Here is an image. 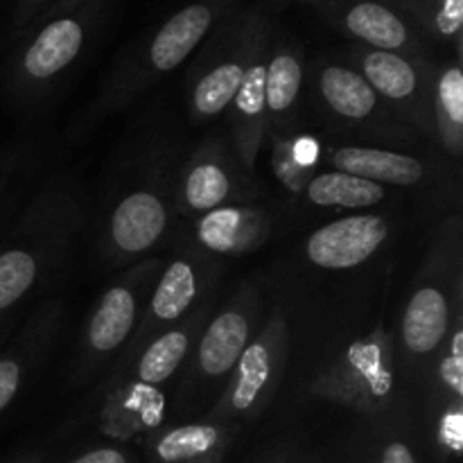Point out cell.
Returning a JSON list of instances; mask_svg holds the SVG:
<instances>
[{
  "instance_id": "cell-11",
  "label": "cell",
  "mask_w": 463,
  "mask_h": 463,
  "mask_svg": "<svg viewBox=\"0 0 463 463\" xmlns=\"http://www.w3.org/2000/svg\"><path fill=\"white\" fill-rule=\"evenodd\" d=\"M396 378L401 375L392 342L384 330H375L351 344L324 373L317 375L312 396L375 414L393 402Z\"/></svg>"
},
{
  "instance_id": "cell-14",
  "label": "cell",
  "mask_w": 463,
  "mask_h": 463,
  "mask_svg": "<svg viewBox=\"0 0 463 463\" xmlns=\"http://www.w3.org/2000/svg\"><path fill=\"white\" fill-rule=\"evenodd\" d=\"M321 163L384 188H428L439 179L437 165L416 154L383 145H326Z\"/></svg>"
},
{
  "instance_id": "cell-4",
  "label": "cell",
  "mask_w": 463,
  "mask_h": 463,
  "mask_svg": "<svg viewBox=\"0 0 463 463\" xmlns=\"http://www.w3.org/2000/svg\"><path fill=\"white\" fill-rule=\"evenodd\" d=\"M459 251V222L455 220L450 229L434 240L402 307L393 357L398 375L411 384H430L457 312L463 306Z\"/></svg>"
},
{
  "instance_id": "cell-8",
  "label": "cell",
  "mask_w": 463,
  "mask_h": 463,
  "mask_svg": "<svg viewBox=\"0 0 463 463\" xmlns=\"http://www.w3.org/2000/svg\"><path fill=\"white\" fill-rule=\"evenodd\" d=\"M315 109L333 129L348 138L384 143L387 147H416L423 140L411 134L369 81L348 66H324L315 77Z\"/></svg>"
},
{
  "instance_id": "cell-17",
  "label": "cell",
  "mask_w": 463,
  "mask_h": 463,
  "mask_svg": "<svg viewBox=\"0 0 463 463\" xmlns=\"http://www.w3.org/2000/svg\"><path fill=\"white\" fill-rule=\"evenodd\" d=\"M63 306L50 303L41 307L23 328L21 337L5 355H0V414L16 401L27 375L45 362L61 330Z\"/></svg>"
},
{
  "instance_id": "cell-7",
  "label": "cell",
  "mask_w": 463,
  "mask_h": 463,
  "mask_svg": "<svg viewBox=\"0 0 463 463\" xmlns=\"http://www.w3.org/2000/svg\"><path fill=\"white\" fill-rule=\"evenodd\" d=\"M289 353V324L283 310L267 312L260 330L244 348L224 389L213 402L208 419L242 432L244 425L265 414L283 380Z\"/></svg>"
},
{
  "instance_id": "cell-1",
  "label": "cell",
  "mask_w": 463,
  "mask_h": 463,
  "mask_svg": "<svg viewBox=\"0 0 463 463\" xmlns=\"http://www.w3.org/2000/svg\"><path fill=\"white\" fill-rule=\"evenodd\" d=\"M176 147L149 140L122 165L98 217V256L109 269H127L156 251L175 229Z\"/></svg>"
},
{
  "instance_id": "cell-5",
  "label": "cell",
  "mask_w": 463,
  "mask_h": 463,
  "mask_svg": "<svg viewBox=\"0 0 463 463\" xmlns=\"http://www.w3.org/2000/svg\"><path fill=\"white\" fill-rule=\"evenodd\" d=\"M265 317V297L256 283L240 285L220 310L211 312L179 373L176 410L181 414L220 396Z\"/></svg>"
},
{
  "instance_id": "cell-9",
  "label": "cell",
  "mask_w": 463,
  "mask_h": 463,
  "mask_svg": "<svg viewBox=\"0 0 463 463\" xmlns=\"http://www.w3.org/2000/svg\"><path fill=\"white\" fill-rule=\"evenodd\" d=\"M260 194L258 176L244 167L229 138H206L176 165V217L197 220L222 206L258 202Z\"/></svg>"
},
{
  "instance_id": "cell-6",
  "label": "cell",
  "mask_w": 463,
  "mask_h": 463,
  "mask_svg": "<svg viewBox=\"0 0 463 463\" xmlns=\"http://www.w3.org/2000/svg\"><path fill=\"white\" fill-rule=\"evenodd\" d=\"M163 258L149 256L122 269L90 307L81 328L71 378L86 384L107 366H116L140 324L147 298L163 269Z\"/></svg>"
},
{
  "instance_id": "cell-2",
  "label": "cell",
  "mask_w": 463,
  "mask_h": 463,
  "mask_svg": "<svg viewBox=\"0 0 463 463\" xmlns=\"http://www.w3.org/2000/svg\"><path fill=\"white\" fill-rule=\"evenodd\" d=\"M84 222V197L75 181L61 172H45L0 249V315L61 274Z\"/></svg>"
},
{
  "instance_id": "cell-12",
  "label": "cell",
  "mask_w": 463,
  "mask_h": 463,
  "mask_svg": "<svg viewBox=\"0 0 463 463\" xmlns=\"http://www.w3.org/2000/svg\"><path fill=\"white\" fill-rule=\"evenodd\" d=\"M362 77L380 95L393 116L420 140L432 143V104L434 81L428 72H420L411 59L398 52L371 50L360 66Z\"/></svg>"
},
{
  "instance_id": "cell-26",
  "label": "cell",
  "mask_w": 463,
  "mask_h": 463,
  "mask_svg": "<svg viewBox=\"0 0 463 463\" xmlns=\"http://www.w3.org/2000/svg\"><path fill=\"white\" fill-rule=\"evenodd\" d=\"M463 21V0H443V7L437 14V30L443 36L459 32Z\"/></svg>"
},
{
  "instance_id": "cell-23",
  "label": "cell",
  "mask_w": 463,
  "mask_h": 463,
  "mask_svg": "<svg viewBox=\"0 0 463 463\" xmlns=\"http://www.w3.org/2000/svg\"><path fill=\"white\" fill-rule=\"evenodd\" d=\"M346 27L353 36L373 45V50L396 52L407 48L410 32L407 25L392 12L378 3H360L346 14Z\"/></svg>"
},
{
  "instance_id": "cell-28",
  "label": "cell",
  "mask_w": 463,
  "mask_h": 463,
  "mask_svg": "<svg viewBox=\"0 0 463 463\" xmlns=\"http://www.w3.org/2000/svg\"><path fill=\"white\" fill-rule=\"evenodd\" d=\"M21 463H41V461L36 459V457H32V459H25V461H21Z\"/></svg>"
},
{
  "instance_id": "cell-3",
  "label": "cell",
  "mask_w": 463,
  "mask_h": 463,
  "mask_svg": "<svg viewBox=\"0 0 463 463\" xmlns=\"http://www.w3.org/2000/svg\"><path fill=\"white\" fill-rule=\"evenodd\" d=\"M211 312L213 306L208 303L190 319L145 344L129 360L113 366L99 392L98 414L104 432L129 439L161 428L165 387L181 373Z\"/></svg>"
},
{
  "instance_id": "cell-19",
  "label": "cell",
  "mask_w": 463,
  "mask_h": 463,
  "mask_svg": "<svg viewBox=\"0 0 463 463\" xmlns=\"http://www.w3.org/2000/svg\"><path fill=\"white\" fill-rule=\"evenodd\" d=\"M303 194H306V202L317 208L369 213L373 208L383 206L392 197V190L373 184V181L346 175V172L324 170L312 175Z\"/></svg>"
},
{
  "instance_id": "cell-16",
  "label": "cell",
  "mask_w": 463,
  "mask_h": 463,
  "mask_svg": "<svg viewBox=\"0 0 463 463\" xmlns=\"http://www.w3.org/2000/svg\"><path fill=\"white\" fill-rule=\"evenodd\" d=\"M238 432L211 419L156 428L147 434L149 463H222Z\"/></svg>"
},
{
  "instance_id": "cell-22",
  "label": "cell",
  "mask_w": 463,
  "mask_h": 463,
  "mask_svg": "<svg viewBox=\"0 0 463 463\" xmlns=\"http://www.w3.org/2000/svg\"><path fill=\"white\" fill-rule=\"evenodd\" d=\"M265 145H269V165L276 181L288 193H303L307 181L315 175V163L306 161V158L319 156V143L306 138V136H298L294 129H288L267 136Z\"/></svg>"
},
{
  "instance_id": "cell-24",
  "label": "cell",
  "mask_w": 463,
  "mask_h": 463,
  "mask_svg": "<svg viewBox=\"0 0 463 463\" xmlns=\"http://www.w3.org/2000/svg\"><path fill=\"white\" fill-rule=\"evenodd\" d=\"M45 170L43 145L25 143L18 149H14L12 156L5 158V165L0 170V203L5 202V194L9 188L23 184H32L34 176H41Z\"/></svg>"
},
{
  "instance_id": "cell-20",
  "label": "cell",
  "mask_w": 463,
  "mask_h": 463,
  "mask_svg": "<svg viewBox=\"0 0 463 463\" xmlns=\"http://www.w3.org/2000/svg\"><path fill=\"white\" fill-rule=\"evenodd\" d=\"M303 89V61L294 52H279L267 61V136L292 129Z\"/></svg>"
},
{
  "instance_id": "cell-27",
  "label": "cell",
  "mask_w": 463,
  "mask_h": 463,
  "mask_svg": "<svg viewBox=\"0 0 463 463\" xmlns=\"http://www.w3.org/2000/svg\"><path fill=\"white\" fill-rule=\"evenodd\" d=\"M68 463H131V461H129V455H127L125 450H120V448L99 446L89 452H81L80 457H75V459Z\"/></svg>"
},
{
  "instance_id": "cell-10",
  "label": "cell",
  "mask_w": 463,
  "mask_h": 463,
  "mask_svg": "<svg viewBox=\"0 0 463 463\" xmlns=\"http://www.w3.org/2000/svg\"><path fill=\"white\" fill-rule=\"evenodd\" d=\"M220 262L199 251L194 244L181 249L170 260L163 262V269L149 294L138 328L118 362L129 360L154 337L175 328L203 306H208L211 303L208 298L215 292L217 279H220Z\"/></svg>"
},
{
  "instance_id": "cell-25",
  "label": "cell",
  "mask_w": 463,
  "mask_h": 463,
  "mask_svg": "<svg viewBox=\"0 0 463 463\" xmlns=\"http://www.w3.org/2000/svg\"><path fill=\"white\" fill-rule=\"evenodd\" d=\"M373 463H419L414 455V448L402 439L392 437L383 441V446L375 452Z\"/></svg>"
},
{
  "instance_id": "cell-18",
  "label": "cell",
  "mask_w": 463,
  "mask_h": 463,
  "mask_svg": "<svg viewBox=\"0 0 463 463\" xmlns=\"http://www.w3.org/2000/svg\"><path fill=\"white\" fill-rule=\"evenodd\" d=\"M213 25V12L206 5H190V7L181 9L179 14L170 18L161 30L156 32L154 41L149 43L147 50V68L136 80L134 90H131V99L158 80L161 75L176 71L185 59L193 54V50L202 43L203 36L208 34Z\"/></svg>"
},
{
  "instance_id": "cell-15",
  "label": "cell",
  "mask_w": 463,
  "mask_h": 463,
  "mask_svg": "<svg viewBox=\"0 0 463 463\" xmlns=\"http://www.w3.org/2000/svg\"><path fill=\"white\" fill-rule=\"evenodd\" d=\"M193 222L194 247L211 258L247 256L274 233V215L260 199L222 206Z\"/></svg>"
},
{
  "instance_id": "cell-21",
  "label": "cell",
  "mask_w": 463,
  "mask_h": 463,
  "mask_svg": "<svg viewBox=\"0 0 463 463\" xmlns=\"http://www.w3.org/2000/svg\"><path fill=\"white\" fill-rule=\"evenodd\" d=\"M432 143L452 163L463 154V71L459 63L443 68L434 81Z\"/></svg>"
},
{
  "instance_id": "cell-13",
  "label": "cell",
  "mask_w": 463,
  "mask_h": 463,
  "mask_svg": "<svg viewBox=\"0 0 463 463\" xmlns=\"http://www.w3.org/2000/svg\"><path fill=\"white\" fill-rule=\"evenodd\" d=\"M392 235L393 222L384 213H353L312 231L303 244V256L317 269H357L378 256Z\"/></svg>"
}]
</instances>
